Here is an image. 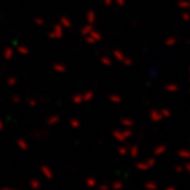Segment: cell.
Returning <instances> with one entry per match:
<instances>
[{"label": "cell", "instance_id": "6da1fadb", "mask_svg": "<svg viewBox=\"0 0 190 190\" xmlns=\"http://www.w3.org/2000/svg\"><path fill=\"white\" fill-rule=\"evenodd\" d=\"M132 131L131 128H124V129H116V131H112V136L116 141L119 142H126L129 137H132Z\"/></svg>", "mask_w": 190, "mask_h": 190}, {"label": "cell", "instance_id": "7a4b0ae2", "mask_svg": "<svg viewBox=\"0 0 190 190\" xmlns=\"http://www.w3.org/2000/svg\"><path fill=\"white\" fill-rule=\"evenodd\" d=\"M155 165H156V156L155 157H149V159H145V160H142V161H137L136 162V169L141 170V172H145V170L152 169Z\"/></svg>", "mask_w": 190, "mask_h": 190}, {"label": "cell", "instance_id": "3957f363", "mask_svg": "<svg viewBox=\"0 0 190 190\" xmlns=\"http://www.w3.org/2000/svg\"><path fill=\"white\" fill-rule=\"evenodd\" d=\"M40 172H41L42 176L45 177L46 180H53V178H54L53 169H50L48 165H41V166H40Z\"/></svg>", "mask_w": 190, "mask_h": 190}, {"label": "cell", "instance_id": "277c9868", "mask_svg": "<svg viewBox=\"0 0 190 190\" xmlns=\"http://www.w3.org/2000/svg\"><path fill=\"white\" fill-rule=\"evenodd\" d=\"M149 119L152 120V122H155V123H159L160 120H162V115H161V112L159 111V110H152L151 112H149Z\"/></svg>", "mask_w": 190, "mask_h": 190}, {"label": "cell", "instance_id": "5b68a950", "mask_svg": "<svg viewBox=\"0 0 190 190\" xmlns=\"http://www.w3.org/2000/svg\"><path fill=\"white\" fill-rule=\"evenodd\" d=\"M60 116L58 115H50L49 118L46 119V126H49V127H54V126H57L58 123H60Z\"/></svg>", "mask_w": 190, "mask_h": 190}, {"label": "cell", "instance_id": "8992f818", "mask_svg": "<svg viewBox=\"0 0 190 190\" xmlns=\"http://www.w3.org/2000/svg\"><path fill=\"white\" fill-rule=\"evenodd\" d=\"M166 149H168V147L165 144H160V145H157V147H155V149H153V155L155 156H162L164 153L166 152Z\"/></svg>", "mask_w": 190, "mask_h": 190}, {"label": "cell", "instance_id": "52a82bcc", "mask_svg": "<svg viewBox=\"0 0 190 190\" xmlns=\"http://www.w3.org/2000/svg\"><path fill=\"white\" fill-rule=\"evenodd\" d=\"M16 144H17V147H19L21 151H28V149H29V144L27 142V140H25V139H23V137H19V139H17Z\"/></svg>", "mask_w": 190, "mask_h": 190}, {"label": "cell", "instance_id": "ba28073f", "mask_svg": "<svg viewBox=\"0 0 190 190\" xmlns=\"http://www.w3.org/2000/svg\"><path fill=\"white\" fill-rule=\"evenodd\" d=\"M128 155L132 157V159H137L139 155H140V148L137 145H132L131 148H128Z\"/></svg>", "mask_w": 190, "mask_h": 190}, {"label": "cell", "instance_id": "9c48e42d", "mask_svg": "<svg viewBox=\"0 0 190 190\" xmlns=\"http://www.w3.org/2000/svg\"><path fill=\"white\" fill-rule=\"evenodd\" d=\"M93 98H94L93 91H87V93L79 95V100H81V103H82V102H90Z\"/></svg>", "mask_w": 190, "mask_h": 190}, {"label": "cell", "instance_id": "30bf717a", "mask_svg": "<svg viewBox=\"0 0 190 190\" xmlns=\"http://www.w3.org/2000/svg\"><path fill=\"white\" fill-rule=\"evenodd\" d=\"M29 186H31L32 190H40V189H41V186H42V184H41V181H40V180H37V178H33V180L29 181Z\"/></svg>", "mask_w": 190, "mask_h": 190}, {"label": "cell", "instance_id": "8fae6325", "mask_svg": "<svg viewBox=\"0 0 190 190\" xmlns=\"http://www.w3.org/2000/svg\"><path fill=\"white\" fill-rule=\"evenodd\" d=\"M120 124H122L123 127H126V128H132V127L135 126L133 120L129 119V118H123L122 120H120Z\"/></svg>", "mask_w": 190, "mask_h": 190}, {"label": "cell", "instance_id": "7c38bea8", "mask_svg": "<svg viewBox=\"0 0 190 190\" xmlns=\"http://www.w3.org/2000/svg\"><path fill=\"white\" fill-rule=\"evenodd\" d=\"M177 156L180 157V159H186V160H188L190 157V152L186 148H181V149H178V151H177Z\"/></svg>", "mask_w": 190, "mask_h": 190}, {"label": "cell", "instance_id": "4fadbf2b", "mask_svg": "<svg viewBox=\"0 0 190 190\" xmlns=\"http://www.w3.org/2000/svg\"><path fill=\"white\" fill-rule=\"evenodd\" d=\"M85 184H86V186H87V188H90V189H94L95 186L98 185V182H97V180H95L94 177H87L86 180H85Z\"/></svg>", "mask_w": 190, "mask_h": 190}, {"label": "cell", "instance_id": "5bb4252c", "mask_svg": "<svg viewBox=\"0 0 190 190\" xmlns=\"http://www.w3.org/2000/svg\"><path fill=\"white\" fill-rule=\"evenodd\" d=\"M144 188L147 190H159V184L155 181H148L144 184Z\"/></svg>", "mask_w": 190, "mask_h": 190}, {"label": "cell", "instance_id": "9a60e30c", "mask_svg": "<svg viewBox=\"0 0 190 190\" xmlns=\"http://www.w3.org/2000/svg\"><path fill=\"white\" fill-rule=\"evenodd\" d=\"M112 190H123L124 189V182L123 181H114L111 185Z\"/></svg>", "mask_w": 190, "mask_h": 190}, {"label": "cell", "instance_id": "2e32d148", "mask_svg": "<svg viewBox=\"0 0 190 190\" xmlns=\"http://www.w3.org/2000/svg\"><path fill=\"white\" fill-rule=\"evenodd\" d=\"M118 155L119 156H127V155H128V147H126V145L119 147L118 148Z\"/></svg>", "mask_w": 190, "mask_h": 190}, {"label": "cell", "instance_id": "e0dca14e", "mask_svg": "<svg viewBox=\"0 0 190 190\" xmlns=\"http://www.w3.org/2000/svg\"><path fill=\"white\" fill-rule=\"evenodd\" d=\"M69 124H70L71 128H75L78 129L79 127H81V122H79L78 119H70V122H69Z\"/></svg>", "mask_w": 190, "mask_h": 190}, {"label": "cell", "instance_id": "ac0fdd59", "mask_svg": "<svg viewBox=\"0 0 190 190\" xmlns=\"http://www.w3.org/2000/svg\"><path fill=\"white\" fill-rule=\"evenodd\" d=\"M110 100H111L112 103H116V104L122 103V98H120L119 95H116V94H112V95H110Z\"/></svg>", "mask_w": 190, "mask_h": 190}, {"label": "cell", "instance_id": "d6986e66", "mask_svg": "<svg viewBox=\"0 0 190 190\" xmlns=\"http://www.w3.org/2000/svg\"><path fill=\"white\" fill-rule=\"evenodd\" d=\"M166 91H169V93H176V91L178 90V86L174 85V83H170V85H166Z\"/></svg>", "mask_w": 190, "mask_h": 190}, {"label": "cell", "instance_id": "ffe728a7", "mask_svg": "<svg viewBox=\"0 0 190 190\" xmlns=\"http://www.w3.org/2000/svg\"><path fill=\"white\" fill-rule=\"evenodd\" d=\"M160 112H161L162 118H170V115H172L170 110H168V108H162V110H160Z\"/></svg>", "mask_w": 190, "mask_h": 190}, {"label": "cell", "instance_id": "44dd1931", "mask_svg": "<svg viewBox=\"0 0 190 190\" xmlns=\"http://www.w3.org/2000/svg\"><path fill=\"white\" fill-rule=\"evenodd\" d=\"M48 132H45V131H38V132H36L34 133V136L37 137V139H42V136H48Z\"/></svg>", "mask_w": 190, "mask_h": 190}, {"label": "cell", "instance_id": "7402d4cb", "mask_svg": "<svg viewBox=\"0 0 190 190\" xmlns=\"http://www.w3.org/2000/svg\"><path fill=\"white\" fill-rule=\"evenodd\" d=\"M98 189L99 190H111V186L107 185V184H102V185L98 186Z\"/></svg>", "mask_w": 190, "mask_h": 190}, {"label": "cell", "instance_id": "603a6c76", "mask_svg": "<svg viewBox=\"0 0 190 190\" xmlns=\"http://www.w3.org/2000/svg\"><path fill=\"white\" fill-rule=\"evenodd\" d=\"M174 170H176L177 173H182V172H184V165H176L174 166Z\"/></svg>", "mask_w": 190, "mask_h": 190}, {"label": "cell", "instance_id": "cb8c5ba5", "mask_svg": "<svg viewBox=\"0 0 190 190\" xmlns=\"http://www.w3.org/2000/svg\"><path fill=\"white\" fill-rule=\"evenodd\" d=\"M12 102H13V103H16V104H19L21 102V98L19 97V95H15V97L12 98Z\"/></svg>", "mask_w": 190, "mask_h": 190}, {"label": "cell", "instance_id": "d4e9b609", "mask_svg": "<svg viewBox=\"0 0 190 190\" xmlns=\"http://www.w3.org/2000/svg\"><path fill=\"white\" fill-rule=\"evenodd\" d=\"M7 83H8L9 86H15V85H16V79H15V78H9L8 81H7Z\"/></svg>", "mask_w": 190, "mask_h": 190}, {"label": "cell", "instance_id": "484cf974", "mask_svg": "<svg viewBox=\"0 0 190 190\" xmlns=\"http://www.w3.org/2000/svg\"><path fill=\"white\" fill-rule=\"evenodd\" d=\"M28 104L31 106V107H36V106H37V102L34 99H31V100H28Z\"/></svg>", "mask_w": 190, "mask_h": 190}, {"label": "cell", "instance_id": "4316f807", "mask_svg": "<svg viewBox=\"0 0 190 190\" xmlns=\"http://www.w3.org/2000/svg\"><path fill=\"white\" fill-rule=\"evenodd\" d=\"M184 170H186V172L190 170V162H185L184 164Z\"/></svg>", "mask_w": 190, "mask_h": 190}, {"label": "cell", "instance_id": "83f0119b", "mask_svg": "<svg viewBox=\"0 0 190 190\" xmlns=\"http://www.w3.org/2000/svg\"><path fill=\"white\" fill-rule=\"evenodd\" d=\"M54 70H57V71H65V67L64 66H54Z\"/></svg>", "mask_w": 190, "mask_h": 190}, {"label": "cell", "instance_id": "f1b7e54d", "mask_svg": "<svg viewBox=\"0 0 190 190\" xmlns=\"http://www.w3.org/2000/svg\"><path fill=\"white\" fill-rule=\"evenodd\" d=\"M3 129H4V122L0 119V131H3Z\"/></svg>", "mask_w": 190, "mask_h": 190}, {"label": "cell", "instance_id": "f546056e", "mask_svg": "<svg viewBox=\"0 0 190 190\" xmlns=\"http://www.w3.org/2000/svg\"><path fill=\"white\" fill-rule=\"evenodd\" d=\"M104 62V65H110V60H107V58H103V60H102Z\"/></svg>", "mask_w": 190, "mask_h": 190}, {"label": "cell", "instance_id": "4dcf8cb0", "mask_svg": "<svg viewBox=\"0 0 190 190\" xmlns=\"http://www.w3.org/2000/svg\"><path fill=\"white\" fill-rule=\"evenodd\" d=\"M165 190H177V189L174 188V186H168V188H166Z\"/></svg>", "mask_w": 190, "mask_h": 190}, {"label": "cell", "instance_id": "1f68e13d", "mask_svg": "<svg viewBox=\"0 0 190 190\" xmlns=\"http://www.w3.org/2000/svg\"><path fill=\"white\" fill-rule=\"evenodd\" d=\"M0 190H15V189H9V188H3V189H0Z\"/></svg>", "mask_w": 190, "mask_h": 190}]
</instances>
